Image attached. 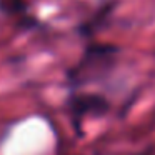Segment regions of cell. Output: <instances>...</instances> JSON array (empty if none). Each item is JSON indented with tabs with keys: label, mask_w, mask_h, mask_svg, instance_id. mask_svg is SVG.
<instances>
[{
	"label": "cell",
	"mask_w": 155,
	"mask_h": 155,
	"mask_svg": "<svg viewBox=\"0 0 155 155\" xmlns=\"http://www.w3.org/2000/svg\"><path fill=\"white\" fill-rule=\"evenodd\" d=\"M107 102L102 100L95 95H87V97H74L70 104V110L78 115H87L88 112H104L107 108Z\"/></svg>",
	"instance_id": "cell-1"
}]
</instances>
